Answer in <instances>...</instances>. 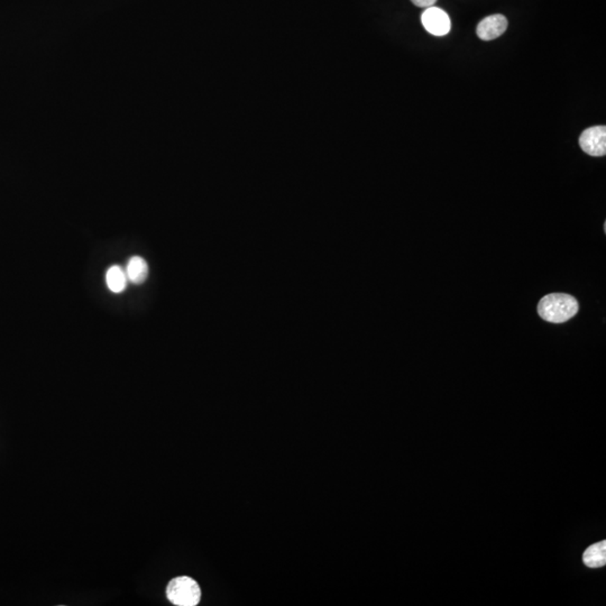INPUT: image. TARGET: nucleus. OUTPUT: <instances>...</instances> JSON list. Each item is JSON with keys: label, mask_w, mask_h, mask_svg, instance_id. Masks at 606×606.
I'll use <instances>...</instances> for the list:
<instances>
[{"label": "nucleus", "mask_w": 606, "mask_h": 606, "mask_svg": "<svg viewBox=\"0 0 606 606\" xmlns=\"http://www.w3.org/2000/svg\"><path fill=\"white\" fill-rule=\"evenodd\" d=\"M106 283L113 293H122L127 286L128 279L122 266L113 265L106 273Z\"/></svg>", "instance_id": "0eeeda50"}, {"label": "nucleus", "mask_w": 606, "mask_h": 606, "mask_svg": "<svg viewBox=\"0 0 606 606\" xmlns=\"http://www.w3.org/2000/svg\"><path fill=\"white\" fill-rule=\"evenodd\" d=\"M421 22L427 32L435 37H443L450 32L451 23L448 14L435 6L428 7L424 11L421 15Z\"/></svg>", "instance_id": "20e7f679"}, {"label": "nucleus", "mask_w": 606, "mask_h": 606, "mask_svg": "<svg viewBox=\"0 0 606 606\" xmlns=\"http://www.w3.org/2000/svg\"><path fill=\"white\" fill-rule=\"evenodd\" d=\"M415 6L421 7V8H428L437 3V0H411Z\"/></svg>", "instance_id": "1a4fd4ad"}, {"label": "nucleus", "mask_w": 606, "mask_h": 606, "mask_svg": "<svg viewBox=\"0 0 606 606\" xmlns=\"http://www.w3.org/2000/svg\"><path fill=\"white\" fill-rule=\"evenodd\" d=\"M166 596L175 605L194 606L200 602L201 590L197 581L187 576H181L170 581L166 588Z\"/></svg>", "instance_id": "f03ea898"}, {"label": "nucleus", "mask_w": 606, "mask_h": 606, "mask_svg": "<svg viewBox=\"0 0 606 606\" xmlns=\"http://www.w3.org/2000/svg\"><path fill=\"white\" fill-rule=\"evenodd\" d=\"M125 272L127 275L128 282L141 285L149 277V265L146 260L141 256H133L128 260Z\"/></svg>", "instance_id": "423d86ee"}, {"label": "nucleus", "mask_w": 606, "mask_h": 606, "mask_svg": "<svg viewBox=\"0 0 606 606\" xmlns=\"http://www.w3.org/2000/svg\"><path fill=\"white\" fill-rule=\"evenodd\" d=\"M507 28V17L500 14L491 15L479 23L476 28L477 37L483 41H492L503 35Z\"/></svg>", "instance_id": "39448f33"}, {"label": "nucleus", "mask_w": 606, "mask_h": 606, "mask_svg": "<svg viewBox=\"0 0 606 606\" xmlns=\"http://www.w3.org/2000/svg\"><path fill=\"white\" fill-rule=\"evenodd\" d=\"M583 562L587 567L598 568L606 564V541L595 543L587 548L583 555Z\"/></svg>", "instance_id": "6e6552de"}, {"label": "nucleus", "mask_w": 606, "mask_h": 606, "mask_svg": "<svg viewBox=\"0 0 606 606\" xmlns=\"http://www.w3.org/2000/svg\"><path fill=\"white\" fill-rule=\"evenodd\" d=\"M581 150L591 156H604L606 154V127L594 126L587 128L579 137Z\"/></svg>", "instance_id": "7ed1b4c3"}, {"label": "nucleus", "mask_w": 606, "mask_h": 606, "mask_svg": "<svg viewBox=\"0 0 606 606\" xmlns=\"http://www.w3.org/2000/svg\"><path fill=\"white\" fill-rule=\"evenodd\" d=\"M579 313V302L566 293H551L543 296L538 303V313L545 322L562 324Z\"/></svg>", "instance_id": "f257e3e1"}]
</instances>
